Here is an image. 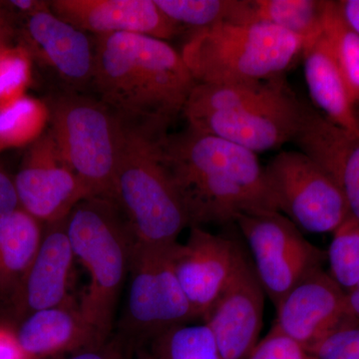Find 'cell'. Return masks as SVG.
<instances>
[{"label":"cell","instance_id":"6da1fadb","mask_svg":"<svg viewBox=\"0 0 359 359\" xmlns=\"http://www.w3.org/2000/svg\"><path fill=\"white\" fill-rule=\"evenodd\" d=\"M159 151L191 226L278 212L264 168L247 149L188 126L161 136Z\"/></svg>","mask_w":359,"mask_h":359},{"label":"cell","instance_id":"7a4b0ae2","mask_svg":"<svg viewBox=\"0 0 359 359\" xmlns=\"http://www.w3.org/2000/svg\"><path fill=\"white\" fill-rule=\"evenodd\" d=\"M94 53L101 102L128 124L167 134L197 85L181 52L165 40L114 33L97 36Z\"/></svg>","mask_w":359,"mask_h":359},{"label":"cell","instance_id":"3957f363","mask_svg":"<svg viewBox=\"0 0 359 359\" xmlns=\"http://www.w3.org/2000/svg\"><path fill=\"white\" fill-rule=\"evenodd\" d=\"M67 231L75 259L89 276L80 309L106 342L112 337L118 301L128 278L133 233L115 201L103 197L80 202L68 216Z\"/></svg>","mask_w":359,"mask_h":359},{"label":"cell","instance_id":"277c9868","mask_svg":"<svg viewBox=\"0 0 359 359\" xmlns=\"http://www.w3.org/2000/svg\"><path fill=\"white\" fill-rule=\"evenodd\" d=\"M161 136L124 122L113 190V200L135 242L153 247L176 244L181 231L190 226L181 196L161 159Z\"/></svg>","mask_w":359,"mask_h":359},{"label":"cell","instance_id":"5b68a950","mask_svg":"<svg viewBox=\"0 0 359 359\" xmlns=\"http://www.w3.org/2000/svg\"><path fill=\"white\" fill-rule=\"evenodd\" d=\"M302 49L297 35L254 21L194 30L181 54L197 84L252 83L283 76Z\"/></svg>","mask_w":359,"mask_h":359},{"label":"cell","instance_id":"8992f818","mask_svg":"<svg viewBox=\"0 0 359 359\" xmlns=\"http://www.w3.org/2000/svg\"><path fill=\"white\" fill-rule=\"evenodd\" d=\"M50 131L90 197L113 200L124 122L100 100L63 95L50 107Z\"/></svg>","mask_w":359,"mask_h":359},{"label":"cell","instance_id":"52a82bcc","mask_svg":"<svg viewBox=\"0 0 359 359\" xmlns=\"http://www.w3.org/2000/svg\"><path fill=\"white\" fill-rule=\"evenodd\" d=\"M176 244L153 247L134 242L126 297L118 332L135 348L200 318L189 304L174 269Z\"/></svg>","mask_w":359,"mask_h":359},{"label":"cell","instance_id":"ba28073f","mask_svg":"<svg viewBox=\"0 0 359 359\" xmlns=\"http://www.w3.org/2000/svg\"><path fill=\"white\" fill-rule=\"evenodd\" d=\"M235 223L249 245L262 287L275 306L327 261V252L309 243L282 212L243 215Z\"/></svg>","mask_w":359,"mask_h":359},{"label":"cell","instance_id":"9c48e42d","mask_svg":"<svg viewBox=\"0 0 359 359\" xmlns=\"http://www.w3.org/2000/svg\"><path fill=\"white\" fill-rule=\"evenodd\" d=\"M278 212L299 229L334 233L351 217L334 180L301 151H283L264 168Z\"/></svg>","mask_w":359,"mask_h":359},{"label":"cell","instance_id":"30bf717a","mask_svg":"<svg viewBox=\"0 0 359 359\" xmlns=\"http://www.w3.org/2000/svg\"><path fill=\"white\" fill-rule=\"evenodd\" d=\"M13 180L21 209L43 224L67 218L80 202L91 198L50 130L28 146Z\"/></svg>","mask_w":359,"mask_h":359},{"label":"cell","instance_id":"8fae6325","mask_svg":"<svg viewBox=\"0 0 359 359\" xmlns=\"http://www.w3.org/2000/svg\"><path fill=\"white\" fill-rule=\"evenodd\" d=\"M302 103L287 84L275 95L252 105L185 118L188 126L257 154L294 140L301 119Z\"/></svg>","mask_w":359,"mask_h":359},{"label":"cell","instance_id":"7c38bea8","mask_svg":"<svg viewBox=\"0 0 359 359\" xmlns=\"http://www.w3.org/2000/svg\"><path fill=\"white\" fill-rule=\"evenodd\" d=\"M276 309L273 327L311 355L330 334L359 323L349 313L346 292L323 269L294 285Z\"/></svg>","mask_w":359,"mask_h":359},{"label":"cell","instance_id":"4fadbf2b","mask_svg":"<svg viewBox=\"0 0 359 359\" xmlns=\"http://www.w3.org/2000/svg\"><path fill=\"white\" fill-rule=\"evenodd\" d=\"M67 218L44 224L41 242L29 268L15 289L0 299L9 325L15 327L29 314L70 299L75 256L68 237Z\"/></svg>","mask_w":359,"mask_h":359},{"label":"cell","instance_id":"5bb4252c","mask_svg":"<svg viewBox=\"0 0 359 359\" xmlns=\"http://www.w3.org/2000/svg\"><path fill=\"white\" fill-rule=\"evenodd\" d=\"M266 292L243 252L231 280L204 316L222 359H247L259 342Z\"/></svg>","mask_w":359,"mask_h":359},{"label":"cell","instance_id":"9a60e30c","mask_svg":"<svg viewBox=\"0 0 359 359\" xmlns=\"http://www.w3.org/2000/svg\"><path fill=\"white\" fill-rule=\"evenodd\" d=\"M244 250L238 243L191 226L185 244H177L174 269L189 304L200 318L222 294L237 268Z\"/></svg>","mask_w":359,"mask_h":359},{"label":"cell","instance_id":"2e32d148","mask_svg":"<svg viewBox=\"0 0 359 359\" xmlns=\"http://www.w3.org/2000/svg\"><path fill=\"white\" fill-rule=\"evenodd\" d=\"M49 7L61 20L97 36L134 33L168 41L183 29L154 0H53Z\"/></svg>","mask_w":359,"mask_h":359},{"label":"cell","instance_id":"e0dca14e","mask_svg":"<svg viewBox=\"0 0 359 359\" xmlns=\"http://www.w3.org/2000/svg\"><path fill=\"white\" fill-rule=\"evenodd\" d=\"M292 141L334 180L351 218L359 222V138L302 101L299 128Z\"/></svg>","mask_w":359,"mask_h":359},{"label":"cell","instance_id":"ac0fdd59","mask_svg":"<svg viewBox=\"0 0 359 359\" xmlns=\"http://www.w3.org/2000/svg\"><path fill=\"white\" fill-rule=\"evenodd\" d=\"M14 327L29 359L70 356L105 344L72 297L29 314Z\"/></svg>","mask_w":359,"mask_h":359},{"label":"cell","instance_id":"d6986e66","mask_svg":"<svg viewBox=\"0 0 359 359\" xmlns=\"http://www.w3.org/2000/svg\"><path fill=\"white\" fill-rule=\"evenodd\" d=\"M27 30L42 56L59 75L81 84L93 77L94 49L85 32L52 13L49 2L29 14Z\"/></svg>","mask_w":359,"mask_h":359},{"label":"cell","instance_id":"ffe728a7","mask_svg":"<svg viewBox=\"0 0 359 359\" xmlns=\"http://www.w3.org/2000/svg\"><path fill=\"white\" fill-rule=\"evenodd\" d=\"M304 72L316 109L330 122L359 138L355 108L325 34L304 45Z\"/></svg>","mask_w":359,"mask_h":359},{"label":"cell","instance_id":"44dd1931","mask_svg":"<svg viewBox=\"0 0 359 359\" xmlns=\"http://www.w3.org/2000/svg\"><path fill=\"white\" fill-rule=\"evenodd\" d=\"M44 224L21 208L0 226V299L11 294L36 254Z\"/></svg>","mask_w":359,"mask_h":359},{"label":"cell","instance_id":"7402d4cb","mask_svg":"<svg viewBox=\"0 0 359 359\" xmlns=\"http://www.w3.org/2000/svg\"><path fill=\"white\" fill-rule=\"evenodd\" d=\"M162 13L182 28L205 29L226 23L255 21L252 0H154Z\"/></svg>","mask_w":359,"mask_h":359},{"label":"cell","instance_id":"603a6c76","mask_svg":"<svg viewBox=\"0 0 359 359\" xmlns=\"http://www.w3.org/2000/svg\"><path fill=\"white\" fill-rule=\"evenodd\" d=\"M287 84L283 76L252 83L197 84L183 115L238 109L275 95Z\"/></svg>","mask_w":359,"mask_h":359},{"label":"cell","instance_id":"cb8c5ba5","mask_svg":"<svg viewBox=\"0 0 359 359\" xmlns=\"http://www.w3.org/2000/svg\"><path fill=\"white\" fill-rule=\"evenodd\" d=\"M255 21H263L297 35L304 45L323 32L327 0H252Z\"/></svg>","mask_w":359,"mask_h":359},{"label":"cell","instance_id":"d4e9b609","mask_svg":"<svg viewBox=\"0 0 359 359\" xmlns=\"http://www.w3.org/2000/svg\"><path fill=\"white\" fill-rule=\"evenodd\" d=\"M50 122L48 106L23 95L0 104V152L32 145Z\"/></svg>","mask_w":359,"mask_h":359},{"label":"cell","instance_id":"484cf974","mask_svg":"<svg viewBox=\"0 0 359 359\" xmlns=\"http://www.w3.org/2000/svg\"><path fill=\"white\" fill-rule=\"evenodd\" d=\"M323 34L355 108L359 105V34L340 15L337 1H328Z\"/></svg>","mask_w":359,"mask_h":359},{"label":"cell","instance_id":"4316f807","mask_svg":"<svg viewBox=\"0 0 359 359\" xmlns=\"http://www.w3.org/2000/svg\"><path fill=\"white\" fill-rule=\"evenodd\" d=\"M156 359H222L211 330L203 325L172 328L151 341Z\"/></svg>","mask_w":359,"mask_h":359},{"label":"cell","instance_id":"83f0119b","mask_svg":"<svg viewBox=\"0 0 359 359\" xmlns=\"http://www.w3.org/2000/svg\"><path fill=\"white\" fill-rule=\"evenodd\" d=\"M332 235L327 252L328 273L348 292L359 285V222L349 217Z\"/></svg>","mask_w":359,"mask_h":359},{"label":"cell","instance_id":"f1b7e54d","mask_svg":"<svg viewBox=\"0 0 359 359\" xmlns=\"http://www.w3.org/2000/svg\"><path fill=\"white\" fill-rule=\"evenodd\" d=\"M32 81V60L23 47L0 42V104L25 95Z\"/></svg>","mask_w":359,"mask_h":359},{"label":"cell","instance_id":"f546056e","mask_svg":"<svg viewBox=\"0 0 359 359\" xmlns=\"http://www.w3.org/2000/svg\"><path fill=\"white\" fill-rule=\"evenodd\" d=\"M247 359H313L299 344L273 327Z\"/></svg>","mask_w":359,"mask_h":359},{"label":"cell","instance_id":"4dcf8cb0","mask_svg":"<svg viewBox=\"0 0 359 359\" xmlns=\"http://www.w3.org/2000/svg\"><path fill=\"white\" fill-rule=\"evenodd\" d=\"M313 356L314 359H359V323L330 334Z\"/></svg>","mask_w":359,"mask_h":359},{"label":"cell","instance_id":"1f68e13d","mask_svg":"<svg viewBox=\"0 0 359 359\" xmlns=\"http://www.w3.org/2000/svg\"><path fill=\"white\" fill-rule=\"evenodd\" d=\"M135 348L122 335L113 334L101 346L72 354L66 359H131Z\"/></svg>","mask_w":359,"mask_h":359},{"label":"cell","instance_id":"d6a6232c","mask_svg":"<svg viewBox=\"0 0 359 359\" xmlns=\"http://www.w3.org/2000/svg\"><path fill=\"white\" fill-rule=\"evenodd\" d=\"M20 208L14 180L0 166V226Z\"/></svg>","mask_w":359,"mask_h":359},{"label":"cell","instance_id":"836d02e7","mask_svg":"<svg viewBox=\"0 0 359 359\" xmlns=\"http://www.w3.org/2000/svg\"><path fill=\"white\" fill-rule=\"evenodd\" d=\"M0 359H29L21 346L15 327L0 323Z\"/></svg>","mask_w":359,"mask_h":359},{"label":"cell","instance_id":"e575fe53","mask_svg":"<svg viewBox=\"0 0 359 359\" xmlns=\"http://www.w3.org/2000/svg\"><path fill=\"white\" fill-rule=\"evenodd\" d=\"M337 6L347 25L359 34V0H339Z\"/></svg>","mask_w":359,"mask_h":359},{"label":"cell","instance_id":"d590c367","mask_svg":"<svg viewBox=\"0 0 359 359\" xmlns=\"http://www.w3.org/2000/svg\"><path fill=\"white\" fill-rule=\"evenodd\" d=\"M11 6L16 7L21 11H27L32 14L39 9L43 8L48 4V2L33 1V0H14L11 1Z\"/></svg>","mask_w":359,"mask_h":359},{"label":"cell","instance_id":"8d00e7d4","mask_svg":"<svg viewBox=\"0 0 359 359\" xmlns=\"http://www.w3.org/2000/svg\"><path fill=\"white\" fill-rule=\"evenodd\" d=\"M346 299L349 313L359 320V285L351 292H346Z\"/></svg>","mask_w":359,"mask_h":359},{"label":"cell","instance_id":"74e56055","mask_svg":"<svg viewBox=\"0 0 359 359\" xmlns=\"http://www.w3.org/2000/svg\"><path fill=\"white\" fill-rule=\"evenodd\" d=\"M131 359H156L154 354L140 346L135 349Z\"/></svg>","mask_w":359,"mask_h":359},{"label":"cell","instance_id":"f35d334b","mask_svg":"<svg viewBox=\"0 0 359 359\" xmlns=\"http://www.w3.org/2000/svg\"><path fill=\"white\" fill-rule=\"evenodd\" d=\"M355 114H356V118H358V123H359V105L356 106V107H355Z\"/></svg>","mask_w":359,"mask_h":359},{"label":"cell","instance_id":"ab89813d","mask_svg":"<svg viewBox=\"0 0 359 359\" xmlns=\"http://www.w3.org/2000/svg\"><path fill=\"white\" fill-rule=\"evenodd\" d=\"M1 23H2L1 18H0V28H1Z\"/></svg>","mask_w":359,"mask_h":359},{"label":"cell","instance_id":"60d3db41","mask_svg":"<svg viewBox=\"0 0 359 359\" xmlns=\"http://www.w3.org/2000/svg\"><path fill=\"white\" fill-rule=\"evenodd\" d=\"M313 359H314V358H313Z\"/></svg>","mask_w":359,"mask_h":359}]
</instances>
